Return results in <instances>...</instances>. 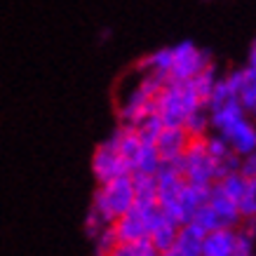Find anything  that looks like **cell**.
I'll list each match as a JSON object with an SVG mask.
<instances>
[{
    "instance_id": "52a82bcc",
    "label": "cell",
    "mask_w": 256,
    "mask_h": 256,
    "mask_svg": "<svg viewBox=\"0 0 256 256\" xmlns=\"http://www.w3.org/2000/svg\"><path fill=\"white\" fill-rule=\"evenodd\" d=\"M218 136H224L240 158L256 150V124L247 116H242L240 120H235L233 124H228L226 130H221Z\"/></svg>"
},
{
    "instance_id": "7c38bea8",
    "label": "cell",
    "mask_w": 256,
    "mask_h": 256,
    "mask_svg": "<svg viewBox=\"0 0 256 256\" xmlns=\"http://www.w3.org/2000/svg\"><path fill=\"white\" fill-rule=\"evenodd\" d=\"M178 228H181L178 224H174L172 218H167L164 214H160V218L156 221L153 230H150V235H148V240L153 242V247H156L160 254H162V252H170V249L174 247V242H176Z\"/></svg>"
},
{
    "instance_id": "4fadbf2b",
    "label": "cell",
    "mask_w": 256,
    "mask_h": 256,
    "mask_svg": "<svg viewBox=\"0 0 256 256\" xmlns=\"http://www.w3.org/2000/svg\"><path fill=\"white\" fill-rule=\"evenodd\" d=\"M132 184H134V202H139V204H158V178H156V174L134 172Z\"/></svg>"
},
{
    "instance_id": "9c48e42d",
    "label": "cell",
    "mask_w": 256,
    "mask_h": 256,
    "mask_svg": "<svg viewBox=\"0 0 256 256\" xmlns=\"http://www.w3.org/2000/svg\"><path fill=\"white\" fill-rule=\"evenodd\" d=\"M207 204H210L212 210H214V214L218 216V221H221V226L224 228H235V226L240 224V207H238V202L233 200V198H228V195L221 190V188L214 184L210 190V200H207Z\"/></svg>"
},
{
    "instance_id": "603a6c76",
    "label": "cell",
    "mask_w": 256,
    "mask_h": 256,
    "mask_svg": "<svg viewBox=\"0 0 256 256\" xmlns=\"http://www.w3.org/2000/svg\"><path fill=\"white\" fill-rule=\"evenodd\" d=\"M193 221H195L198 226H200V228L204 230V233H210V230H216V228H224V226H221V221H218V216L214 214V210H212V207L207 204V202H204V204H202L200 210L195 212Z\"/></svg>"
},
{
    "instance_id": "8fae6325",
    "label": "cell",
    "mask_w": 256,
    "mask_h": 256,
    "mask_svg": "<svg viewBox=\"0 0 256 256\" xmlns=\"http://www.w3.org/2000/svg\"><path fill=\"white\" fill-rule=\"evenodd\" d=\"M204 230L195 221H188L178 228L176 242H174V252L178 256H202V242H204Z\"/></svg>"
},
{
    "instance_id": "5b68a950",
    "label": "cell",
    "mask_w": 256,
    "mask_h": 256,
    "mask_svg": "<svg viewBox=\"0 0 256 256\" xmlns=\"http://www.w3.org/2000/svg\"><path fill=\"white\" fill-rule=\"evenodd\" d=\"M174 52V64L170 70V80L174 82H188L193 80L202 68H207L212 64V56L207 50H198L193 42H178L176 47H172Z\"/></svg>"
},
{
    "instance_id": "6da1fadb",
    "label": "cell",
    "mask_w": 256,
    "mask_h": 256,
    "mask_svg": "<svg viewBox=\"0 0 256 256\" xmlns=\"http://www.w3.org/2000/svg\"><path fill=\"white\" fill-rule=\"evenodd\" d=\"M156 106H158V116L162 118L164 127H184L186 118L193 110L200 108V106H204V104L198 96L190 80L188 82L170 80L156 96Z\"/></svg>"
},
{
    "instance_id": "d4e9b609",
    "label": "cell",
    "mask_w": 256,
    "mask_h": 256,
    "mask_svg": "<svg viewBox=\"0 0 256 256\" xmlns=\"http://www.w3.org/2000/svg\"><path fill=\"white\" fill-rule=\"evenodd\" d=\"M240 174L247 178H254L256 176V150L247 153V156H242L240 160Z\"/></svg>"
},
{
    "instance_id": "30bf717a",
    "label": "cell",
    "mask_w": 256,
    "mask_h": 256,
    "mask_svg": "<svg viewBox=\"0 0 256 256\" xmlns=\"http://www.w3.org/2000/svg\"><path fill=\"white\" fill-rule=\"evenodd\" d=\"M238 230L235 228H216L204 235L202 256H235Z\"/></svg>"
},
{
    "instance_id": "3957f363",
    "label": "cell",
    "mask_w": 256,
    "mask_h": 256,
    "mask_svg": "<svg viewBox=\"0 0 256 256\" xmlns=\"http://www.w3.org/2000/svg\"><path fill=\"white\" fill-rule=\"evenodd\" d=\"M178 167H181L184 178L195 186H214L218 181V164L210 156L204 136L188 141V148L178 160Z\"/></svg>"
},
{
    "instance_id": "e0dca14e",
    "label": "cell",
    "mask_w": 256,
    "mask_h": 256,
    "mask_svg": "<svg viewBox=\"0 0 256 256\" xmlns=\"http://www.w3.org/2000/svg\"><path fill=\"white\" fill-rule=\"evenodd\" d=\"M240 101L249 116H254L256 120V68L247 66L244 68V82L240 90Z\"/></svg>"
},
{
    "instance_id": "ffe728a7",
    "label": "cell",
    "mask_w": 256,
    "mask_h": 256,
    "mask_svg": "<svg viewBox=\"0 0 256 256\" xmlns=\"http://www.w3.org/2000/svg\"><path fill=\"white\" fill-rule=\"evenodd\" d=\"M162 130H164V122L158 113H150V116H146L136 124V134H139V139L144 141V144H156Z\"/></svg>"
},
{
    "instance_id": "484cf974",
    "label": "cell",
    "mask_w": 256,
    "mask_h": 256,
    "mask_svg": "<svg viewBox=\"0 0 256 256\" xmlns=\"http://www.w3.org/2000/svg\"><path fill=\"white\" fill-rule=\"evenodd\" d=\"M160 256H178V254H176V252H174V249H170V252H162V254H160Z\"/></svg>"
},
{
    "instance_id": "d6986e66",
    "label": "cell",
    "mask_w": 256,
    "mask_h": 256,
    "mask_svg": "<svg viewBox=\"0 0 256 256\" xmlns=\"http://www.w3.org/2000/svg\"><path fill=\"white\" fill-rule=\"evenodd\" d=\"M172 64H174V52H172V47H162V50L153 52L150 56H146V59L139 64V68H144V70H160V73H167V76H170Z\"/></svg>"
},
{
    "instance_id": "2e32d148",
    "label": "cell",
    "mask_w": 256,
    "mask_h": 256,
    "mask_svg": "<svg viewBox=\"0 0 256 256\" xmlns=\"http://www.w3.org/2000/svg\"><path fill=\"white\" fill-rule=\"evenodd\" d=\"M193 87H195V92H198V96L202 99V104L207 106V101H210V96H212V92H214V87H216V82H218V78H216V68L214 66H207V68H202L198 76H195L193 80Z\"/></svg>"
},
{
    "instance_id": "cb8c5ba5",
    "label": "cell",
    "mask_w": 256,
    "mask_h": 256,
    "mask_svg": "<svg viewBox=\"0 0 256 256\" xmlns=\"http://www.w3.org/2000/svg\"><path fill=\"white\" fill-rule=\"evenodd\" d=\"M106 226H110V224H106V218L101 216L94 207H90V210H87V216H85V233H87V238H92V240H94V238H96V235H99Z\"/></svg>"
},
{
    "instance_id": "8992f818",
    "label": "cell",
    "mask_w": 256,
    "mask_h": 256,
    "mask_svg": "<svg viewBox=\"0 0 256 256\" xmlns=\"http://www.w3.org/2000/svg\"><path fill=\"white\" fill-rule=\"evenodd\" d=\"M92 172H94V178H96L99 184H106V181L120 176V174H132L127 160L118 153V146L113 144L110 136L106 141H101L99 146H96V150H94Z\"/></svg>"
},
{
    "instance_id": "44dd1931",
    "label": "cell",
    "mask_w": 256,
    "mask_h": 256,
    "mask_svg": "<svg viewBox=\"0 0 256 256\" xmlns=\"http://www.w3.org/2000/svg\"><path fill=\"white\" fill-rule=\"evenodd\" d=\"M216 186L224 190L228 198H233L235 202H240L242 193H244V186H247V176H242L240 172H230L216 181Z\"/></svg>"
},
{
    "instance_id": "5bb4252c",
    "label": "cell",
    "mask_w": 256,
    "mask_h": 256,
    "mask_svg": "<svg viewBox=\"0 0 256 256\" xmlns=\"http://www.w3.org/2000/svg\"><path fill=\"white\" fill-rule=\"evenodd\" d=\"M160 164H162V158L158 153L156 144H144V141H141L139 153H136V158H134V162H132V174L134 172H141V174H158Z\"/></svg>"
},
{
    "instance_id": "7402d4cb",
    "label": "cell",
    "mask_w": 256,
    "mask_h": 256,
    "mask_svg": "<svg viewBox=\"0 0 256 256\" xmlns=\"http://www.w3.org/2000/svg\"><path fill=\"white\" fill-rule=\"evenodd\" d=\"M238 207H240L242 218H256V176L247 178V186H244V193H242Z\"/></svg>"
},
{
    "instance_id": "ac0fdd59",
    "label": "cell",
    "mask_w": 256,
    "mask_h": 256,
    "mask_svg": "<svg viewBox=\"0 0 256 256\" xmlns=\"http://www.w3.org/2000/svg\"><path fill=\"white\" fill-rule=\"evenodd\" d=\"M108 256H160V252L146 238V240H136V242H120Z\"/></svg>"
},
{
    "instance_id": "9a60e30c",
    "label": "cell",
    "mask_w": 256,
    "mask_h": 256,
    "mask_svg": "<svg viewBox=\"0 0 256 256\" xmlns=\"http://www.w3.org/2000/svg\"><path fill=\"white\" fill-rule=\"evenodd\" d=\"M210 127H212V120H210V108L207 106H200L198 110H193L186 118V122H184V130L188 132L190 139H202Z\"/></svg>"
},
{
    "instance_id": "277c9868",
    "label": "cell",
    "mask_w": 256,
    "mask_h": 256,
    "mask_svg": "<svg viewBox=\"0 0 256 256\" xmlns=\"http://www.w3.org/2000/svg\"><path fill=\"white\" fill-rule=\"evenodd\" d=\"M162 210L158 204H139L134 202V207L127 214L118 218L116 224V235L120 242H136V240H146L156 221L160 218Z\"/></svg>"
},
{
    "instance_id": "ba28073f",
    "label": "cell",
    "mask_w": 256,
    "mask_h": 256,
    "mask_svg": "<svg viewBox=\"0 0 256 256\" xmlns=\"http://www.w3.org/2000/svg\"><path fill=\"white\" fill-rule=\"evenodd\" d=\"M188 132L184 127H164L160 136H158L156 146H158V153L162 158V162H176L181 160V156L186 153L188 148Z\"/></svg>"
},
{
    "instance_id": "7a4b0ae2",
    "label": "cell",
    "mask_w": 256,
    "mask_h": 256,
    "mask_svg": "<svg viewBox=\"0 0 256 256\" xmlns=\"http://www.w3.org/2000/svg\"><path fill=\"white\" fill-rule=\"evenodd\" d=\"M94 210L106 218V224H116L118 218L134 207V184L132 174H120L106 184H99L92 195Z\"/></svg>"
}]
</instances>
